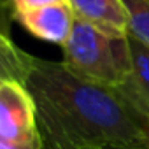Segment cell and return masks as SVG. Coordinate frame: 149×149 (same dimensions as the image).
Listing matches in <instances>:
<instances>
[{"instance_id": "cell-1", "label": "cell", "mask_w": 149, "mask_h": 149, "mask_svg": "<svg viewBox=\"0 0 149 149\" xmlns=\"http://www.w3.org/2000/svg\"><path fill=\"white\" fill-rule=\"evenodd\" d=\"M23 84L44 149H149V114L123 88L84 81L33 54Z\"/></svg>"}, {"instance_id": "cell-2", "label": "cell", "mask_w": 149, "mask_h": 149, "mask_svg": "<svg viewBox=\"0 0 149 149\" xmlns=\"http://www.w3.org/2000/svg\"><path fill=\"white\" fill-rule=\"evenodd\" d=\"M61 49L65 68L84 81L121 88L130 76L128 37L116 39L76 19Z\"/></svg>"}, {"instance_id": "cell-3", "label": "cell", "mask_w": 149, "mask_h": 149, "mask_svg": "<svg viewBox=\"0 0 149 149\" xmlns=\"http://www.w3.org/2000/svg\"><path fill=\"white\" fill-rule=\"evenodd\" d=\"M0 139L9 142L40 139L33 98L26 86L16 79L0 83Z\"/></svg>"}, {"instance_id": "cell-4", "label": "cell", "mask_w": 149, "mask_h": 149, "mask_svg": "<svg viewBox=\"0 0 149 149\" xmlns=\"http://www.w3.org/2000/svg\"><path fill=\"white\" fill-rule=\"evenodd\" d=\"M13 18L33 37L58 46H63L67 42L74 28V21H76L65 0L26 13L13 14Z\"/></svg>"}, {"instance_id": "cell-5", "label": "cell", "mask_w": 149, "mask_h": 149, "mask_svg": "<svg viewBox=\"0 0 149 149\" xmlns=\"http://www.w3.org/2000/svg\"><path fill=\"white\" fill-rule=\"evenodd\" d=\"M74 18L105 35L128 37V13L123 0H65Z\"/></svg>"}, {"instance_id": "cell-6", "label": "cell", "mask_w": 149, "mask_h": 149, "mask_svg": "<svg viewBox=\"0 0 149 149\" xmlns=\"http://www.w3.org/2000/svg\"><path fill=\"white\" fill-rule=\"evenodd\" d=\"M128 49L132 70L121 88L149 114V47L128 37Z\"/></svg>"}, {"instance_id": "cell-7", "label": "cell", "mask_w": 149, "mask_h": 149, "mask_svg": "<svg viewBox=\"0 0 149 149\" xmlns=\"http://www.w3.org/2000/svg\"><path fill=\"white\" fill-rule=\"evenodd\" d=\"M11 18L13 7L9 0H0V63L13 68L19 81H25V76L30 67L32 54L23 51L11 35Z\"/></svg>"}, {"instance_id": "cell-8", "label": "cell", "mask_w": 149, "mask_h": 149, "mask_svg": "<svg viewBox=\"0 0 149 149\" xmlns=\"http://www.w3.org/2000/svg\"><path fill=\"white\" fill-rule=\"evenodd\" d=\"M128 13V37L149 47V0H123Z\"/></svg>"}, {"instance_id": "cell-9", "label": "cell", "mask_w": 149, "mask_h": 149, "mask_svg": "<svg viewBox=\"0 0 149 149\" xmlns=\"http://www.w3.org/2000/svg\"><path fill=\"white\" fill-rule=\"evenodd\" d=\"M56 2H63V0H9V4L13 7V14H19V13H26L37 7H44L49 4H56Z\"/></svg>"}, {"instance_id": "cell-10", "label": "cell", "mask_w": 149, "mask_h": 149, "mask_svg": "<svg viewBox=\"0 0 149 149\" xmlns=\"http://www.w3.org/2000/svg\"><path fill=\"white\" fill-rule=\"evenodd\" d=\"M0 149H44V147H42V139H35L28 142H9L0 139Z\"/></svg>"}, {"instance_id": "cell-11", "label": "cell", "mask_w": 149, "mask_h": 149, "mask_svg": "<svg viewBox=\"0 0 149 149\" xmlns=\"http://www.w3.org/2000/svg\"><path fill=\"white\" fill-rule=\"evenodd\" d=\"M6 79H16V81H19L18 74H16L13 68H9V67L4 65V63H0V83L6 81Z\"/></svg>"}, {"instance_id": "cell-12", "label": "cell", "mask_w": 149, "mask_h": 149, "mask_svg": "<svg viewBox=\"0 0 149 149\" xmlns=\"http://www.w3.org/2000/svg\"><path fill=\"white\" fill-rule=\"evenodd\" d=\"M147 147H149V137H147Z\"/></svg>"}]
</instances>
